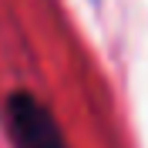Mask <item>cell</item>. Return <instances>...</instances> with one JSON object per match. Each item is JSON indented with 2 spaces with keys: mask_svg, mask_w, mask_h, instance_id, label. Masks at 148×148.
<instances>
[{
  "mask_svg": "<svg viewBox=\"0 0 148 148\" xmlns=\"http://www.w3.org/2000/svg\"><path fill=\"white\" fill-rule=\"evenodd\" d=\"M3 128H7L14 148H71L64 138L61 121L54 118V111L34 91H24V88L7 94V101H3Z\"/></svg>",
  "mask_w": 148,
  "mask_h": 148,
  "instance_id": "cell-1",
  "label": "cell"
}]
</instances>
